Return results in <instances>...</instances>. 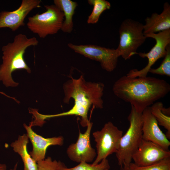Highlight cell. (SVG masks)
I'll use <instances>...</instances> for the list:
<instances>
[{
    "label": "cell",
    "instance_id": "603a6c76",
    "mask_svg": "<svg viewBox=\"0 0 170 170\" xmlns=\"http://www.w3.org/2000/svg\"><path fill=\"white\" fill-rule=\"evenodd\" d=\"M60 162L53 160L51 157H48L37 162V170H57Z\"/></svg>",
    "mask_w": 170,
    "mask_h": 170
},
{
    "label": "cell",
    "instance_id": "6da1fadb",
    "mask_svg": "<svg viewBox=\"0 0 170 170\" xmlns=\"http://www.w3.org/2000/svg\"><path fill=\"white\" fill-rule=\"evenodd\" d=\"M114 94L130 104L138 113H142L170 91V85L165 80L154 77H130L123 76L112 87Z\"/></svg>",
    "mask_w": 170,
    "mask_h": 170
},
{
    "label": "cell",
    "instance_id": "9c48e42d",
    "mask_svg": "<svg viewBox=\"0 0 170 170\" xmlns=\"http://www.w3.org/2000/svg\"><path fill=\"white\" fill-rule=\"evenodd\" d=\"M144 35L147 38H152L156 41L155 45L149 52L137 53V54L140 57L147 58L148 63L141 70H130L126 75L128 77L133 78L147 76L149 70L155 63L159 59L164 57L166 54V47L170 44V29Z\"/></svg>",
    "mask_w": 170,
    "mask_h": 170
},
{
    "label": "cell",
    "instance_id": "5bb4252c",
    "mask_svg": "<svg viewBox=\"0 0 170 170\" xmlns=\"http://www.w3.org/2000/svg\"><path fill=\"white\" fill-rule=\"evenodd\" d=\"M23 126L32 145V150L29 153L36 162L45 159L46 150L49 146H62L63 144L64 139L62 136L45 138L34 132L31 125L27 126L24 123Z\"/></svg>",
    "mask_w": 170,
    "mask_h": 170
},
{
    "label": "cell",
    "instance_id": "277c9868",
    "mask_svg": "<svg viewBox=\"0 0 170 170\" xmlns=\"http://www.w3.org/2000/svg\"><path fill=\"white\" fill-rule=\"evenodd\" d=\"M142 113L138 112L131 105V111L128 118L129 126L122 137L119 148L116 153L118 164L120 166H128L131 162L132 156L143 140Z\"/></svg>",
    "mask_w": 170,
    "mask_h": 170
},
{
    "label": "cell",
    "instance_id": "ffe728a7",
    "mask_svg": "<svg viewBox=\"0 0 170 170\" xmlns=\"http://www.w3.org/2000/svg\"><path fill=\"white\" fill-rule=\"evenodd\" d=\"M110 168L108 161L107 159H105L95 165L82 162L77 165L70 168H67L64 163L60 162L57 170H106Z\"/></svg>",
    "mask_w": 170,
    "mask_h": 170
},
{
    "label": "cell",
    "instance_id": "30bf717a",
    "mask_svg": "<svg viewBox=\"0 0 170 170\" xmlns=\"http://www.w3.org/2000/svg\"><path fill=\"white\" fill-rule=\"evenodd\" d=\"M93 123L90 122L84 133L79 132L78 139L68 147L67 153L72 161L78 163L92 162L96 155L95 150L91 147L90 134Z\"/></svg>",
    "mask_w": 170,
    "mask_h": 170
},
{
    "label": "cell",
    "instance_id": "cb8c5ba5",
    "mask_svg": "<svg viewBox=\"0 0 170 170\" xmlns=\"http://www.w3.org/2000/svg\"><path fill=\"white\" fill-rule=\"evenodd\" d=\"M7 168V166L6 164L0 163V170H6Z\"/></svg>",
    "mask_w": 170,
    "mask_h": 170
},
{
    "label": "cell",
    "instance_id": "d6986e66",
    "mask_svg": "<svg viewBox=\"0 0 170 170\" xmlns=\"http://www.w3.org/2000/svg\"><path fill=\"white\" fill-rule=\"evenodd\" d=\"M88 3L93 6V9L87 21L89 24L97 23L102 13L105 10L110 9L111 4L105 0H88Z\"/></svg>",
    "mask_w": 170,
    "mask_h": 170
},
{
    "label": "cell",
    "instance_id": "4316f807",
    "mask_svg": "<svg viewBox=\"0 0 170 170\" xmlns=\"http://www.w3.org/2000/svg\"><path fill=\"white\" fill-rule=\"evenodd\" d=\"M18 166V163L17 162L14 165L13 168L10 169L9 170H17Z\"/></svg>",
    "mask_w": 170,
    "mask_h": 170
},
{
    "label": "cell",
    "instance_id": "8fae6325",
    "mask_svg": "<svg viewBox=\"0 0 170 170\" xmlns=\"http://www.w3.org/2000/svg\"><path fill=\"white\" fill-rule=\"evenodd\" d=\"M40 0H22L20 7L13 11L0 12V28L7 27L15 31L25 25V18L31 11L41 7Z\"/></svg>",
    "mask_w": 170,
    "mask_h": 170
},
{
    "label": "cell",
    "instance_id": "3957f363",
    "mask_svg": "<svg viewBox=\"0 0 170 170\" xmlns=\"http://www.w3.org/2000/svg\"><path fill=\"white\" fill-rule=\"evenodd\" d=\"M38 41L35 37L30 38L22 33L16 35L13 41L2 48L3 63L0 66V81L7 87H16L19 83L14 82L12 73L14 71L24 69L30 73L31 70L24 58L26 49L31 46L38 45Z\"/></svg>",
    "mask_w": 170,
    "mask_h": 170
},
{
    "label": "cell",
    "instance_id": "2e32d148",
    "mask_svg": "<svg viewBox=\"0 0 170 170\" xmlns=\"http://www.w3.org/2000/svg\"><path fill=\"white\" fill-rule=\"evenodd\" d=\"M29 138L26 134L19 135L18 139L12 142L11 146L14 151L21 157L24 164V170H37V163L31 157L27 150Z\"/></svg>",
    "mask_w": 170,
    "mask_h": 170
},
{
    "label": "cell",
    "instance_id": "4fadbf2b",
    "mask_svg": "<svg viewBox=\"0 0 170 170\" xmlns=\"http://www.w3.org/2000/svg\"><path fill=\"white\" fill-rule=\"evenodd\" d=\"M142 114L143 139L151 142L165 150H169L170 142L160 128L149 107L145 109Z\"/></svg>",
    "mask_w": 170,
    "mask_h": 170
},
{
    "label": "cell",
    "instance_id": "ba28073f",
    "mask_svg": "<svg viewBox=\"0 0 170 170\" xmlns=\"http://www.w3.org/2000/svg\"><path fill=\"white\" fill-rule=\"evenodd\" d=\"M67 45L75 52L99 62L101 68L108 72L115 69L120 56L117 49L90 44L77 45L69 43Z\"/></svg>",
    "mask_w": 170,
    "mask_h": 170
},
{
    "label": "cell",
    "instance_id": "ac0fdd59",
    "mask_svg": "<svg viewBox=\"0 0 170 170\" xmlns=\"http://www.w3.org/2000/svg\"><path fill=\"white\" fill-rule=\"evenodd\" d=\"M150 111L156 119L159 125L167 130L165 134L168 139L170 138V109L166 108L163 103L156 101L149 107Z\"/></svg>",
    "mask_w": 170,
    "mask_h": 170
},
{
    "label": "cell",
    "instance_id": "7c38bea8",
    "mask_svg": "<svg viewBox=\"0 0 170 170\" xmlns=\"http://www.w3.org/2000/svg\"><path fill=\"white\" fill-rule=\"evenodd\" d=\"M170 158L169 150H165L151 142L143 139L132 159L136 165L145 166Z\"/></svg>",
    "mask_w": 170,
    "mask_h": 170
},
{
    "label": "cell",
    "instance_id": "8992f818",
    "mask_svg": "<svg viewBox=\"0 0 170 170\" xmlns=\"http://www.w3.org/2000/svg\"><path fill=\"white\" fill-rule=\"evenodd\" d=\"M46 11L28 18L27 26L41 38L57 33L61 29L64 20L63 12L54 5H45Z\"/></svg>",
    "mask_w": 170,
    "mask_h": 170
},
{
    "label": "cell",
    "instance_id": "d4e9b609",
    "mask_svg": "<svg viewBox=\"0 0 170 170\" xmlns=\"http://www.w3.org/2000/svg\"><path fill=\"white\" fill-rule=\"evenodd\" d=\"M120 170H130L128 167V166L122 165L120 166Z\"/></svg>",
    "mask_w": 170,
    "mask_h": 170
},
{
    "label": "cell",
    "instance_id": "5b68a950",
    "mask_svg": "<svg viewBox=\"0 0 170 170\" xmlns=\"http://www.w3.org/2000/svg\"><path fill=\"white\" fill-rule=\"evenodd\" d=\"M120 41L116 48L120 56L125 60L137 54L138 48L147 38L143 32V24L131 19L121 23L119 30Z\"/></svg>",
    "mask_w": 170,
    "mask_h": 170
},
{
    "label": "cell",
    "instance_id": "e0dca14e",
    "mask_svg": "<svg viewBox=\"0 0 170 170\" xmlns=\"http://www.w3.org/2000/svg\"><path fill=\"white\" fill-rule=\"evenodd\" d=\"M54 3L64 14V20L61 30L65 33H71L73 29L72 19L78 5L77 3L71 0H54Z\"/></svg>",
    "mask_w": 170,
    "mask_h": 170
},
{
    "label": "cell",
    "instance_id": "9a60e30c",
    "mask_svg": "<svg viewBox=\"0 0 170 170\" xmlns=\"http://www.w3.org/2000/svg\"><path fill=\"white\" fill-rule=\"evenodd\" d=\"M143 25V32L144 35L156 33L170 29V5L167 2L163 6L162 12L158 14L153 13L145 20Z\"/></svg>",
    "mask_w": 170,
    "mask_h": 170
},
{
    "label": "cell",
    "instance_id": "7402d4cb",
    "mask_svg": "<svg viewBox=\"0 0 170 170\" xmlns=\"http://www.w3.org/2000/svg\"><path fill=\"white\" fill-rule=\"evenodd\" d=\"M164 59L160 66L156 69L151 68L149 72L154 74L170 76V44L166 48Z\"/></svg>",
    "mask_w": 170,
    "mask_h": 170
},
{
    "label": "cell",
    "instance_id": "484cf974",
    "mask_svg": "<svg viewBox=\"0 0 170 170\" xmlns=\"http://www.w3.org/2000/svg\"><path fill=\"white\" fill-rule=\"evenodd\" d=\"M0 94H2L5 96H7V97H8V98H12V99H14V100H15L16 102H17L18 103H19V102L18 101L17 99H15V98H14V97H11L10 96H9L7 95L5 93H3V92L0 91Z\"/></svg>",
    "mask_w": 170,
    "mask_h": 170
},
{
    "label": "cell",
    "instance_id": "7a4b0ae2",
    "mask_svg": "<svg viewBox=\"0 0 170 170\" xmlns=\"http://www.w3.org/2000/svg\"><path fill=\"white\" fill-rule=\"evenodd\" d=\"M104 85L101 82H88L83 75L74 79L71 77L63 85L65 96L64 103H69L70 99L74 101V105L69 110L58 114V117L76 115L81 117L80 123L83 127H86L90 122L88 117V111L91 106L96 108L102 109L104 102Z\"/></svg>",
    "mask_w": 170,
    "mask_h": 170
},
{
    "label": "cell",
    "instance_id": "83f0119b",
    "mask_svg": "<svg viewBox=\"0 0 170 170\" xmlns=\"http://www.w3.org/2000/svg\"><path fill=\"white\" fill-rule=\"evenodd\" d=\"M106 170H109V169H106Z\"/></svg>",
    "mask_w": 170,
    "mask_h": 170
},
{
    "label": "cell",
    "instance_id": "52a82bcc",
    "mask_svg": "<svg viewBox=\"0 0 170 170\" xmlns=\"http://www.w3.org/2000/svg\"><path fill=\"white\" fill-rule=\"evenodd\" d=\"M96 142L97 155L92 165H95L110 155L116 153L123 131L111 122L106 123L102 129L93 133Z\"/></svg>",
    "mask_w": 170,
    "mask_h": 170
},
{
    "label": "cell",
    "instance_id": "44dd1931",
    "mask_svg": "<svg viewBox=\"0 0 170 170\" xmlns=\"http://www.w3.org/2000/svg\"><path fill=\"white\" fill-rule=\"evenodd\" d=\"M128 167L130 170H170V158L145 166H139L134 163L131 162Z\"/></svg>",
    "mask_w": 170,
    "mask_h": 170
}]
</instances>
